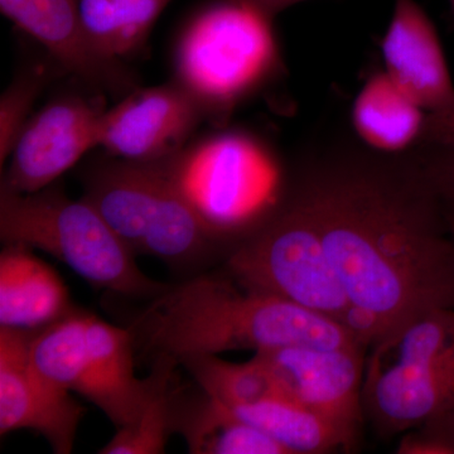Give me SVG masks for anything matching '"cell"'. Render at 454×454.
Wrapping results in <instances>:
<instances>
[{"instance_id":"cell-1","label":"cell","mask_w":454,"mask_h":454,"mask_svg":"<svg viewBox=\"0 0 454 454\" xmlns=\"http://www.w3.org/2000/svg\"><path fill=\"white\" fill-rule=\"evenodd\" d=\"M293 193L354 307L352 333L367 348L411 317L454 309V236L414 151L334 148L309 163Z\"/></svg>"},{"instance_id":"cell-2","label":"cell","mask_w":454,"mask_h":454,"mask_svg":"<svg viewBox=\"0 0 454 454\" xmlns=\"http://www.w3.org/2000/svg\"><path fill=\"white\" fill-rule=\"evenodd\" d=\"M129 328L145 351L177 361L294 345H364L333 319L247 288L230 274H207L167 286Z\"/></svg>"},{"instance_id":"cell-3","label":"cell","mask_w":454,"mask_h":454,"mask_svg":"<svg viewBox=\"0 0 454 454\" xmlns=\"http://www.w3.org/2000/svg\"><path fill=\"white\" fill-rule=\"evenodd\" d=\"M82 199L134 254L177 268L203 262L226 239L207 223L163 162L115 160L85 175Z\"/></svg>"},{"instance_id":"cell-4","label":"cell","mask_w":454,"mask_h":454,"mask_svg":"<svg viewBox=\"0 0 454 454\" xmlns=\"http://www.w3.org/2000/svg\"><path fill=\"white\" fill-rule=\"evenodd\" d=\"M0 238L55 256L98 289L129 298L166 291L140 270L136 254L85 199L50 186L33 193L0 187Z\"/></svg>"},{"instance_id":"cell-5","label":"cell","mask_w":454,"mask_h":454,"mask_svg":"<svg viewBox=\"0 0 454 454\" xmlns=\"http://www.w3.org/2000/svg\"><path fill=\"white\" fill-rule=\"evenodd\" d=\"M370 348L364 413L382 434L419 428L453 408L454 309L411 317Z\"/></svg>"},{"instance_id":"cell-6","label":"cell","mask_w":454,"mask_h":454,"mask_svg":"<svg viewBox=\"0 0 454 454\" xmlns=\"http://www.w3.org/2000/svg\"><path fill=\"white\" fill-rule=\"evenodd\" d=\"M273 20L244 0H217L191 18L175 52V82L226 119L280 67Z\"/></svg>"},{"instance_id":"cell-7","label":"cell","mask_w":454,"mask_h":454,"mask_svg":"<svg viewBox=\"0 0 454 454\" xmlns=\"http://www.w3.org/2000/svg\"><path fill=\"white\" fill-rule=\"evenodd\" d=\"M226 268L241 286L327 317L352 333L354 307L294 193L236 240Z\"/></svg>"},{"instance_id":"cell-8","label":"cell","mask_w":454,"mask_h":454,"mask_svg":"<svg viewBox=\"0 0 454 454\" xmlns=\"http://www.w3.org/2000/svg\"><path fill=\"white\" fill-rule=\"evenodd\" d=\"M162 162L203 219L226 240L241 238L276 208L268 197L269 182L277 177L276 160L250 134L216 133Z\"/></svg>"},{"instance_id":"cell-9","label":"cell","mask_w":454,"mask_h":454,"mask_svg":"<svg viewBox=\"0 0 454 454\" xmlns=\"http://www.w3.org/2000/svg\"><path fill=\"white\" fill-rule=\"evenodd\" d=\"M366 348L364 345H294L256 354L273 372L283 397L333 424L351 447L365 418L363 384Z\"/></svg>"},{"instance_id":"cell-10","label":"cell","mask_w":454,"mask_h":454,"mask_svg":"<svg viewBox=\"0 0 454 454\" xmlns=\"http://www.w3.org/2000/svg\"><path fill=\"white\" fill-rule=\"evenodd\" d=\"M206 119L202 104L177 82L137 88L103 113L98 146L130 162H162L179 153Z\"/></svg>"},{"instance_id":"cell-11","label":"cell","mask_w":454,"mask_h":454,"mask_svg":"<svg viewBox=\"0 0 454 454\" xmlns=\"http://www.w3.org/2000/svg\"><path fill=\"white\" fill-rule=\"evenodd\" d=\"M103 113L98 103L79 95L57 98L42 107L20 131L0 187L33 193L52 186L98 146Z\"/></svg>"},{"instance_id":"cell-12","label":"cell","mask_w":454,"mask_h":454,"mask_svg":"<svg viewBox=\"0 0 454 454\" xmlns=\"http://www.w3.org/2000/svg\"><path fill=\"white\" fill-rule=\"evenodd\" d=\"M31 334L0 327V433L33 430L53 452L70 454L85 408L33 365Z\"/></svg>"},{"instance_id":"cell-13","label":"cell","mask_w":454,"mask_h":454,"mask_svg":"<svg viewBox=\"0 0 454 454\" xmlns=\"http://www.w3.org/2000/svg\"><path fill=\"white\" fill-rule=\"evenodd\" d=\"M3 16L46 49L66 73L107 94H129L134 76L90 40L77 0H0Z\"/></svg>"},{"instance_id":"cell-14","label":"cell","mask_w":454,"mask_h":454,"mask_svg":"<svg viewBox=\"0 0 454 454\" xmlns=\"http://www.w3.org/2000/svg\"><path fill=\"white\" fill-rule=\"evenodd\" d=\"M385 73L429 113L454 106V83L437 29L415 0H395L381 42Z\"/></svg>"},{"instance_id":"cell-15","label":"cell","mask_w":454,"mask_h":454,"mask_svg":"<svg viewBox=\"0 0 454 454\" xmlns=\"http://www.w3.org/2000/svg\"><path fill=\"white\" fill-rule=\"evenodd\" d=\"M136 340L130 328L88 317V361L79 395L97 405L116 429L138 417L149 390V378L134 373Z\"/></svg>"},{"instance_id":"cell-16","label":"cell","mask_w":454,"mask_h":454,"mask_svg":"<svg viewBox=\"0 0 454 454\" xmlns=\"http://www.w3.org/2000/svg\"><path fill=\"white\" fill-rule=\"evenodd\" d=\"M61 276L32 253L5 244L0 254V327L35 331L74 310Z\"/></svg>"},{"instance_id":"cell-17","label":"cell","mask_w":454,"mask_h":454,"mask_svg":"<svg viewBox=\"0 0 454 454\" xmlns=\"http://www.w3.org/2000/svg\"><path fill=\"white\" fill-rule=\"evenodd\" d=\"M428 112L399 88L385 71L372 74L351 109V122L363 145L381 154L413 151L422 140Z\"/></svg>"},{"instance_id":"cell-18","label":"cell","mask_w":454,"mask_h":454,"mask_svg":"<svg viewBox=\"0 0 454 454\" xmlns=\"http://www.w3.org/2000/svg\"><path fill=\"white\" fill-rule=\"evenodd\" d=\"M227 408L274 439L286 454H324L349 448L333 424L286 397Z\"/></svg>"},{"instance_id":"cell-19","label":"cell","mask_w":454,"mask_h":454,"mask_svg":"<svg viewBox=\"0 0 454 454\" xmlns=\"http://www.w3.org/2000/svg\"><path fill=\"white\" fill-rule=\"evenodd\" d=\"M177 429L186 437L191 453L286 454L264 432L206 395L190 413L182 411L177 415Z\"/></svg>"},{"instance_id":"cell-20","label":"cell","mask_w":454,"mask_h":454,"mask_svg":"<svg viewBox=\"0 0 454 454\" xmlns=\"http://www.w3.org/2000/svg\"><path fill=\"white\" fill-rule=\"evenodd\" d=\"M90 40L104 55L121 61L136 52L169 0H77Z\"/></svg>"},{"instance_id":"cell-21","label":"cell","mask_w":454,"mask_h":454,"mask_svg":"<svg viewBox=\"0 0 454 454\" xmlns=\"http://www.w3.org/2000/svg\"><path fill=\"white\" fill-rule=\"evenodd\" d=\"M178 361L155 356L149 378V390L138 417L129 426L116 430L101 454H160L177 422V406L172 391L173 376Z\"/></svg>"},{"instance_id":"cell-22","label":"cell","mask_w":454,"mask_h":454,"mask_svg":"<svg viewBox=\"0 0 454 454\" xmlns=\"http://www.w3.org/2000/svg\"><path fill=\"white\" fill-rule=\"evenodd\" d=\"M195 379L203 394L226 406L254 404L282 396L264 358L254 354L247 363H230L219 355H195L178 361Z\"/></svg>"},{"instance_id":"cell-23","label":"cell","mask_w":454,"mask_h":454,"mask_svg":"<svg viewBox=\"0 0 454 454\" xmlns=\"http://www.w3.org/2000/svg\"><path fill=\"white\" fill-rule=\"evenodd\" d=\"M50 68L35 66L20 74L5 89L0 98V166L11 157L20 131L23 130L35 98L50 82Z\"/></svg>"},{"instance_id":"cell-24","label":"cell","mask_w":454,"mask_h":454,"mask_svg":"<svg viewBox=\"0 0 454 454\" xmlns=\"http://www.w3.org/2000/svg\"><path fill=\"white\" fill-rule=\"evenodd\" d=\"M414 152L448 223H454V145H419Z\"/></svg>"},{"instance_id":"cell-25","label":"cell","mask_w":454,"mask_h":454,"mask_svg":"<svg viewBox=\"0 0 454 454\" xmlns=\"http://www.w3.org/2000/svg\"><path fill=\"white\" fill-rule=\"evenodd\" d=\"M419 145H454V106L428 114Z\"/></svg>"},{"instance_id":"cell-26","label":"cell","mask_w":454,"mask_h":454,"mask_svg":"<svg viewBox=\"0 0 454 454\" xmlns=\"http://www.w3.org/2000/svg\"><path fill=\"white\" fill-rule=\"evenodd\" d=\"M419 429L438 441L446 448L448 454H454V406L446 413L419 427Z\"/></svg>"},{"instance_id":"cell-27","label":"cell","mask_w":454,"mask_h":454,"mask_svg":"<svg viewBox=\"0 0 454 454\" xmlns=\"http://www.w3.org/2000/svg\"><path fill=\"white\" fill-rule=\"evenodd\" d=\"M244 2L274 20L278 14L282 13L286 8H291L298 3L306 2V0H244Z\"/></svg>"},{"instance_id":"cell-28","label":"cell","mask_w":454,"mask_h":454,"mask_svg":"<svg viewBox=\"0 0 454 454\" xmlns=\"http://www.w3.org/2000/svg\"><path fill=\"white\" fill-rule=\"evenodd\" d=\"M448 3H450V9H452V13L454 14V0H448Z\"/></svg>"},{"instance_id":"cell-29","label":"cell","mask_w":454,"mask_h":454,"mask_svg":"<svg viewBox=\"0 0 454 454\" xmlns=\"http://www.w3.org/2000/svg\"><path fill=\"white\" fill-rule=\"evenodd\" d=\"M448 225H450V231H452V235L454 236V223H448Z\"/></svg>"}]
</instances>
